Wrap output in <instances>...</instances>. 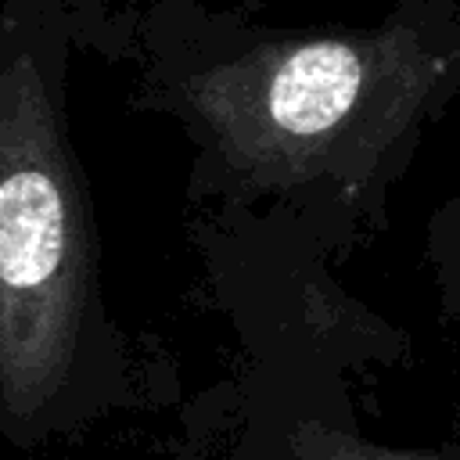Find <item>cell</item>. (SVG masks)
Wrapping results in <instances>:
<instances>
[{
    "label": "cell",
    "instance_id": "277c9868",
    "mask_svg": "<svg viewBox=\"0 0 460 460\" xmlns=\"http://www.w3.org/2000/svg\"><path fill=\"white\" fill-rule=\"evenodd\" d=\"M424 266L438 313L446 320L460 316V190L449 194L424 226Z\"/></svg>",
    "mask_w": 460,
    "mask_h": 460
},
{
    "label": "cell",
    "instance_id": "6da1fadb",
    "mask_svg": "<svg viewBox=\"0 0 460 460\" xmlns=\"http://www.w3.org/2000/svg\"><path fill=\"white\" fill-rule=\"evenodd\" d=\"M151 43L147 93L198 151L194 190L341 237L381 216L460 93V0H392L374 25H270L183 0Z\"/></svg>",
    "mask_w": 460,
    "mask_h": 460
},
{
    "label": "cell",
    "instance_id": "7a4b0ae2",
    "mask_svg": "<svg viewBox=\"0 0 460 460\" xmlns=\"http://www.w3.org/2000/svg\"><path fill=\"white\" fill-rule=\"evenodd\" d=\"M129 402V349L104 302L58 83L18 50L0 58V435L32 449Z\"/></svg>",
    "mask_w": 460,
    "mask_h": 460
},
{
    "label": "cell",
    "instance_id": "3957f363",
    "mask_svg": "<svg viewBox=\"0 0 460 460\" xmlns=\"http://www.w3.org/2000/svg\"><path fill=\"white\" fill-rule=\"evenodd\" d=\"M291 460H460V449H399L356 431L327 428L320 420H298L288 431Z\"/></svg>",
    "mask_w": 460,
    "mask_h": 460
}]
</instances>
